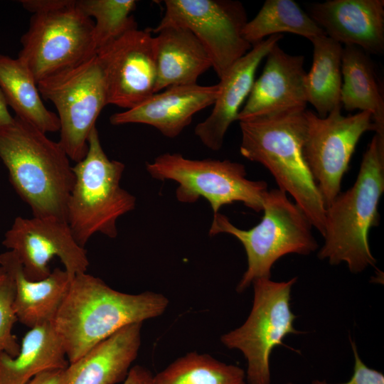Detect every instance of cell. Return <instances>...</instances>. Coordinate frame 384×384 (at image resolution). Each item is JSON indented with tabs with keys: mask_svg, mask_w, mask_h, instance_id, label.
Wrapping results in <instances>:
<instances>
[{
	"mask_svg": "<svg viewBox=\"0 0 384 384\" xmlns=\"http://www.w3.org/2000/svg\"><path fill=\"white\" fill-rule=\"evenodd\" d=\"M282 38V34L272 35L253 45L220 79L211 113L195 127V134L206 147L213 151L221 149L229 127L238 120L240 107L250 95L260 63Z\"/></svg>",
	"mask_w": 384,
	"mask_h": 384,
	"instance_id": "17",
	"label": "cell"
},
{
	"mask_svg": "<svg viewBox=\"0 0 384 384\" xmlns=\"http://www.w3.org/2000/svg\"><path fill=\"white\" fill-rule=\"evenodd\" d=\"M146 170L156 180L176 182V198L181 203H193L204 198L213 214L235 202L260 212L268 191L265 181L247 178L245 166L228 159L196 160L178 153H165L146 162Z\"/></svg>",
	"mask_w": 384,
	"mask_h": 384,
	"instance_id": "8",
	"label": "cell"
},
{
	"mask_svg": "<svg viewBox=\"0 0 384 384\" xmlns=\"http://www.w3.org/2000/svg\"><path fill=\"white\" fill-rule=\"evenodd\" d=\"M310 17L326 36L368 54L384 52L383 0H328L308 6Z\"/></svg>",
	"mask_w": 384,
	"mask_h": 384,
	"instance_id": "16",
	"label": "cell"
},
{
	"mask_svg": "<svg viewBox=\"0 0 384 384\" xmlns=\"http://www.w3.org/2000/svg\"><path fill=\"white\" fill-rule=\"evenodd\" d=\"M0 159L33 217L67 222L75 176L58 142L15 116L11 123L0 127Z\"/></svg>",
	"mask_w": 384,
	"mask_h": 384,
	"instance_id": "2",
	"label": "cell"
},
{
	"mask_svg": "<svg viewBox=\"0 0 384 384\" xmlns=\"http://www.w3.org/2000/svg\"><path fill=\"white\" fill-rule=\"evenodd\" d=\"M261 221L249 230L235 226L225 215L213 214L210 236L226 233L237 238L244 247L247 267L236 290L242 292L260 278L271 277V269L288 254L308 255L318 248L312 225L295 203L279 188L268 191L263 202Z\"/></svg>",
	"mask_w": 384,
	"mask_h": 384,
	"instance_id": "6",
	"label": "cell"
},
{
	"mask_svg": "<svg viewBox=\"0 0 384 384\" xmlns=\"http://www.w3.org/2000/svg\"><path fill=\"white\" fill-rule=\"evenodd\" d=\"M297 280L274 282L260 278L252 282L253 304L250 315L240 327L220 337L229 349L239 350L247 362L248 384H270V357L289 334H302L293 322L290 306L292 287Z\"/></svg>",
	"mask_w": 384,
	"mask_h": 384,
	"instance_id": "9",
	"label": "cell"
},
{
	"mask_svg": "<svg viewBox=\"0 0 384 384\" xmlns=\"http://www.w3.org/2000/svg\"><path fill=\"white\" fill-rule=\"evenodd\" d=\"M68 363L53 322L41 324L24 335L16 357L0 351V384H26L43 372L68 368Z\"/></svg>",
	"mask_w": 384,
	"mask_h": 384,
	"instance_id": "22",
	"label": "cell"
},
{
	"mask_svg": "<svg viewBox=\"0 0 384 384\" xmlns=\"http://www.w3.org/2000/svg\"><path fill=\"white\" fill-rule=\"evenodd\" d=\"M243 369L206 353L190 352L153 375L151 384H245Z\"/></svg>",
	"mask_w": 384,
	"mask_h": 384,
	"instance_id": "27",
	"label": "cell"
},
{
	"mask_svg": "<svg viewBox=\"0 0 384 384\" xmlns=\"http://www.w3.org/2000/svg\"><path fill=\"white\" fill-rule=\"evenodd\" d=\"M0 89L16 117L46 134L59 131L57 114L44 105L34 77L18 58L0 54Z\"/></svg>",
	"mask_w": 384,
	"mask_h": 384,
	"instance_id": "24",
	"label": "cell"
},
{
	"mask_svg": "<svg viewBox=\"0 0 384 384\" xmlns=\"http://www.w3.org/2000/svg\"><path fill=\"white\" fill-rule=\"evenodd\" d=\"M66 368L43 372L34 376L26 384H65Z\"/></svg>",
	"mask_w": 384,
	"mask_h": 384,
	"instance_id": "31",
	"label": "cell"
},
{
	"mask_svg": "<svg viewBox=\"0 0 384 384\" xmlns=\"http://www.w3.org/2000/svg\"><path fill=\"white\" fill-rule=\"evenodd\" d=\"M2 244L20 261L25 276L38 281L49 276V262L58 257L72 279L86 272L89 260L67 222L55 218L18 216L6 231Z\"/></svg>",
	"mask_w": 384,
	"mask_h": 384,
	"instance_id": "14",
	"label": "cell"
},
{
	"mask_svg": "<svg viewBox=\"0 0 384 384\" xmlns=\"http://www.w3.org/2000/svg\"><path fill=\"white\" fill-rule=\"evenodd\" d=\"M14 117L11 116L4 96L0 89V127L6 125L11 122Z\"/></svg>",
	"mask_w": 384,
	"mask_h": 384,
	"instance_id": "33",
	"label": "cell"
},
{
	"mask_svg": "<svg viewBox=\"0 0 384 384\" xmlns=\"http://www.w3.org/2000/svg\"><path fill=\"white\" fill-rule=\"evenodd\" d=\"M142 325H128L66 368L65 384H116L124 380L142 342Z\"/></svg>",
	"mask_w": 384,
	"mask_h": 384,
	"instance_id": "19",
	"label": "cell"
},
{
	"mask_svg": "<svg viewBox=\"0 0 384 384\" xmlns=\"http://www.w3.org/2000/svg\"><path fill=\"white\" fill-rule=\"evenodd\" d=\"M384 192V137L375 134L366 150L354 184L326 208L324 242L320 260L345 262L357 274L375 267L368 233L380 221L378 203Z\"/></svg>",
	"mask_w": 384,
	"mask_h": 384,
	"instance_id": "4",
	"label": "cell"
},
{
	"mask_svg": "<svg viewBox=\"0 0 384 384\" xmlns=\"http://www.w3.org/2000/svg\"><path fill=\"white\" fill-rule=\"evenodd\" d=\"M310 41L313 46V60L305 79L307 103L313 105L319 117H326L341 107L343 47L326 35Z\"/></svg>",
	"mask_w": 384,
	"mask_h": 384,
	"instance_id": "25",
	"label": "cell"
},
{
	"mask_svg": "<svg viewBox=\"0 0 384 384\" xmlns=\"http://www.w3.org/2000/svg\"><path fill=\"white\" fill-rule=\"evenodd\" d=\"M341 105L347 111L371 114L375 134L384 137V99L375 65L361 48L345 46L342 50Z\"/></svg>",
	"mask_w": 384,
	"mask_h": 384,
	"instance_id": "23",
	"label": "cell"
},
{
	"mask_svg": "<svg viewBox=\"0 0 384 384\" xmlns=\"http://www.w3.org/2000/svg\"><path fill=\"white\" fill-rule=\"evenodd\" d=\"M87 145L85 156L73 166L75 181L67 218L75 240L83 247L97 233L116 238L117 219L136 206V198L120 186L125 166L108 158L96 127Z\"/></svg>",
	"mask_w": 384,
	"mask_h": 384,
	"instance_id": "7",
	"label": "cell"
},
{
	"mask_svg": "<svg viewBox=\"0 0 384 384\" xmlns=\"http://www.w3.org/2000/svg\"><path fill=\"white\" fill-rule=\"evenodd\" d=\"M265 58L262 73L255 80L238 121L306 110L304 57L290 55L276 43Z\"/></svg>",
	"mask_w": 384,
	"mask_h": 384,
	"instance_id": "15",
	"label": "cell"
},
{
	"mask_svg": "<svg viewBox=\"0 0 384 384\" xmlns=\"http://www.w3.org/2000/svg\"><path fill=\"white\" fill-rule=\"evenodd\" d=\"M287 384H294V383H287Z\"/></svg>",
	"mask_w": 384,
	"mask_h": 384,
	"instance_id": "34",
	"label": "cell"
},
{
	"mask_svg": "<svg viewBox=\"0 0 384 384\" xmlns=\"http://www.w3.org/2000/svg\"><path fill=\"white\" fill-rule=\"evenodd\" d=\"M15 284L12 277L0 266V351L16 357L21 345L12 334L18 321L14 306Z\"/></svg>",
	"mask_w": 384,
	"mask_h": 384,
	"instance_id": "29",
	"label": "cell"
},
{
	"mask_svg": "<svg viewBox=\"0 0 384 384\" xmlns=\"http://www.w3.org/2000/svg\"><path fill=\"white\" fill-rule=\"evenodd\" d=\"M289 33L309 41L326 35L299 5L293 0H267L243 30L244 38L252 46L272 35Z\"/></svg>",
	"mask_w": 384,
	"mask_h": 384,
	"instance_id": "26",
	"label": "cell"
},
{
	"mask_svg": "<svg viewBox=\"0 0 384 384\" xmlns=\"http://www.w3.org/2000/svg\"><path fill=\"white\" fill-rule=\"evenodd\" d=\"M76 4L87 16L95 19L94 41L97 51L137 28L132 15L137 6L134 0H76Z\"/></svg>",
	"mask_w": 384,
	"mask_h": 384,
	"instance_id": "28",
	"label": "cell"
},
{
	"mask_svg": "<svg viewBox=\"0 0 384 384\" xmlns=\"http://www.w3.org/2000/svg\"><path fill=\"white\" fill-rule=\"evenodd\" d=\"M165 12L151 30L179 26L189 30L208 53L221 79L252 47L242 35L247 18L245 7L232 0H165Z\"/></svg>",
	"mask_w": 384,
	"mask_h": 384,
	"instance_id": "11",
	"label": "cell"
},
{
	"mask_svg": "<svg viewBox=\"0 0 384 384\" xmlns=\"http://www.w3.org/2000/svg\"><path fill=\"white\" fill-rule=\"evenodd\" d=\"M169 302L153 292L131 294L114 290L83 272L71 279L53 324L70 364L121 329L161 316Z\"/></svg>",
	"mask_w": 384,
	"mask_h": 384,
	"instance_id": "1",
	"label": "cell"
},
{
	"mask_svg": "<svg viewBox=\"0 0 384 384\" xmlns=\"http://www.w3.org/2000/svg\"><path fill=\"white\" fill-rule=\"evenodd\" d=\"M153 375L146 368L135 366L129 369L123 384H151Z\"/></svg>",
	"mask_w": 384,
	"mask_h": 384,
	"instance_id": "32",
	"label": "cell"
},
{
	"mask_svg": "<svg viewBox=\"0 0 384 384\" xmlns=\"http://www.w3.org/2000/svg\"><path fill=\"white\" fill-rule=\"evenodd\" d=\"M218 92V83L169 87L133 108L113 114L110 121L113 125L148 124L164 136L174 138L190 124L195 114L213 105Z\"/></svg>",
	"mask_w": 384,
	"mask_h": 384,
	"instance_id": "18",
	"label": "cell"
},
{
	"mask_svg": "<svg viewBox=\"0 0 384 384\" xmlns=\"http://www.w3.org/2000/svg\"><path fill=\"white\" fill-rule=\"evenodd\" d=\"M41 97L55 107L60 122L58 141L69 159L81 161L90 133L107 105L102 68L96 55L38 83Z\"/></svg>",
	"mask_w": 384,
	"mask_h": 384,
	"instance_id": "10",
	"label": "cell"
},
{
	"mask_svg": "<svg viewBox=\"0 0 384 384\" xmlns=\"http://www.w3.org/2000/svg\"><path fill=\"white\" fill-rule=\"evenodd\" d=\"M149 29H132L97 51L107 105L129 110L155 93V38Z\"/></svg>",
	"mask_w": 384,
	"mask_h": 384,
	"instance_id": "13",
	"label": "cell"
},
{
	"mask_svg": "<svg viewBox=\"0 0 384 384\" xmlns=\"http://www.w3.org/2000/svg\"><path fill=\"white\" fill-rule=\"evenodd\" d=\"M351 345L355 357L353 374L347 383L340 384H384L382 373L368 368L361 359L356 343L351 339ZM311 384H329L326 381L313 380Z\"/></svg>",
	"mask_w": 384,
	"mask_h": 384,
	"instance_id": "30",
	"label": "cell"
},
{
	"mask_svg": "<svg viewBox=\"0 0 384 384\" xmlns=\"http://www.w3.org/2000/svg\"><path fill=\"white\" fill-rule=\"evenodd\" d=\"M21 3L32 16L18 58L37 83L96 55L94 21L78 7L76 0Z\"/></svg>",
	"mask_w": 384,
	"mask_h": 384,
	"instance_id": "5",
	"label": "cell"
},
{
	"mask_svg": "<svg viewBox=\"0 0 384 384\" xmlns=\"http://www.w3.org/2000/svg\"><path fill=\"white\" fill-rule=\"evenodd\" d=\"M305 110H292L239 121L240 152L263 165L278 188L289 193L323 236L326 207L303 155Z\"/></svg>",
	"mask_w": 384,
	"mask_h": 384,
	"instance_id": "3",
	"label": "cell"
},
{
	"mask_svg": "<svg viewBox=\"0 0 384 384\" xmlns=\"http://www.w3.org/2000/svg\"><path fill=\"white\" fill-rule=\"evenodd\" d=\"M0 266L14 282V306L18 321L30 329L53 322L70 286L71 278L68 272L56 267L45 279L30 280L25 276L20 261L10 250L0 255Z\"/></svg>",
	"mask_w": 384,
	"mask_h": 384,
	"instance_id": "20",
	"label": "cell"
},
{
	"mask_svg": "<svg viewBox=\"0 0 384 384\" xmlns=\"http://www.w3.org/2000/svg\"><path fill=\"white\" fill-rule=\"evenodd\" d=\"M154 33L155 93L169 87L197 84L198 78L212 68L206 49L187 28L168 26Z\"/></svg>",
	"mask_w": 384,
	"mask_h": 384,
	"instance_id": "21",
	"label": "cell"
},
{
	"mask_svg": "<svg viewBox=\"0 0 384 384\" xmlns=\"http://www.w3.org/2000/svg\"><path fill=\"white\" fill-rule=\"evenodd\" d=\"M341 107L326 117L305 110L303 155L326 208L341 192L343 177L361 136L375 131L370 112L344 116Z\"/></svg>",
	"mask_w": 384,
	"mask_h": 384,
	"instance_id": "12",
	"label": "cell"
}]
</instances>
